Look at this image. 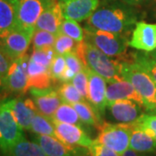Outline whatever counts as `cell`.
<instances>
[{
    "label": "cell",
    "mask_w": 156,
    "mask_h": 156,
    "mask_svg": "<svg viewBox=\"0 0 156 156\" xmlns=\"http://www.w3.org/2000/svg\"><path fill=\"white\" fill-rule=\"evenodd\" d=\"M137 17L132 6L120 0H103L87 19V26L117 34L128 33L136 23Z\"/></svg>",
    "instance_id": "obj_1"
},
{
    "label": "cell",
    "mask_w": 156,
    "mask_h": 156,
    "mask_svg": "<svg viewBox=\"0 0 156 156\" xmlns=\"http://www.w3.org/2000/svg\"><path fill=\"white\" fill-rule=\"evenodd\" d=\"M76 53L86 67L104 78L107 83L122 79L120 71L121 62L111 59L110 56H107L87 41L83 40L79 43Z\"/></svg>",
    "instance_id": "obj_2"
},
{
    "label": "cell",
    "mask_w": 156,
    "mask_h": 156,
    "mask_svg": "<svg viewBox=\"0 0 156 156\" xmlns=\"http://www.w3.org/2000/svg\"><path fill=\"white\" fill-rule=\"evenodd\" d=\"M120 71L142 97L146 109L156 114V83L152 78L134 62H121Z\"/></svg>",
    "instance_id": "obj_3"
},
{
    "label": "cell",
    "mask_w": 156,
    "mask_h": 156,
    "mask_svg": "<svg viewBox=\"0 0 156 156\" xmlns=\"http://www.w3.org/2000/svg\"><path fill=\"white\" fill-rule=\"evenodd\" d=\"M35 28L15 25L0 34V50L11 62L23 56L32 41Z\"/></svg>",
    "instance_id": "obj_4"
},
{
    "label": "cell",
    "mask_w": 156,
    "mask_h": 156,
    "mask_svg": "<svg viewBox=\"0 0 156 156\" xmlns=\"http://www.w3.org/2000/svg\"><path fill=\"white\" fill-rule=\"evenodd\" d=\"M84 40L94 45L107 56L110 57L121 56L127 50L129 40L124 34L113 33L91 28L87 25L84 27Z\"/></svg>",
    "instance_id": "obj_5"
},
{
    "label": "cell",
    "mask_w": 156,
    "mask_h": 156,
    "mask_svg": "<svg viewBox=\"0 0 156 156\" xmlns=\"http://www.w3.org/2000/svg\"><path fill=\"white\" fill-rule=\"evenodd\" d=\"M97 139L102 144L122 154L129 148L132 126L127 123L102 122L98 127Z\"/></svg>",
    "instance_id": "obj_6"
},
{
    "label": "cell",
    "mask_w": 156,
    "mask_h": 156,
    "mask_svg": "<svg viewBox=\"0 0 156 156\" xmlns=\"http://www.w3.org/2000/svg\"><path fill=\"white\" fill-rule=\"evenodd\" d=\"M25 138L23 128L12 115L6 101L0 102V150L9 153L18 141Z\"/></svg>",
    "instance_id": "obj_7"
},
{
    "label": "cell",
    "mask_w": 156,
    "mask_h": 156,
    "mask_svg": "<svg viewBox=\"0 0 156 156\" xmlns=\"http://www.w3.org/2000/svg\"><path fill=\"white\" fill-rule=\"evenodd\" d=\"M30 56L25 54L21 58L11 62L8 73L5 77L8 91L14 93H25L29 89L27 68Z\"/></svg>",
    "instance_id": "obj_8"
},
{
    "label": "cell",
    "mask_w": 156,
    "mask_h": 156,
    "mask_svg": "<svg viewBox=\"0 0 156 156\" xmlns=\"http://www.w3.org/2000/svg\"><path fill=\"white\" fill-rule=\"evenodd\" d=\"M56 0H18L17 25L35 28L38 17L44 10Z\"/></svg>",
    "instance_id": "obj_9"
},
{
    "label": "cell",
    "mask_w": 156,
    "mask_h": 156,
    "mask_svg": "<svg viewBox=\"0 0 156 156\" xmlns=\"http://www.w3.org/2000/svg\"><path fill=\"white\" fill-rule=\"evenodd\" d=\"M128 45L135 50L152 52L156 49V23L137 22Z\"/></svg>",
    "instance_id": "obj_10"
},
{
    "label": "cell",
    "mask_w": 156,
    "mask_h": 156,
    "mask_svg": "<svg viewBox=\"0 0 156 156\" xmlns=\"http://www.w3.org/2000/svg\"><path fill=\"white\" fill-rule=\"evenodd\" d=\"M54 124L57 139L61 141L72 146L89 148L93 143L92 140L83 130V128L69 123H63L51 120Z\"/></svg>",
    "instance_id": "obj_11"
},
{
    "label": "cell",
    "mask_w": 156,
    "mask_h": 156,
    "mask_svg": "<svg viewBox=\"0 0 156 156\" xmlns=\"http://www.w3.org/2000/svg\"><path fill=\"white\" fill-rule=\"evenodd\" d=\"M33 141L40 145L47 156H83L86 153L77 146L69 145L50 135L36 134Z\"/></svg>",
    "instance_id": "obj_12"
},
{
    "label": "cell",
    "mask_w": 156,
    "mask_h": 156,
    "mask_svg": "<svg viewBox=\"0 0 156 156\" xmlns=\"http://www.w3.org/2000/svg\"><path fill=\"white\" fill-rule=\"evenodd\" d=\"M89 88L88 101L95 108L96 113L101 116L107 108V82L104 78L87 68Z\"/></svg>",
    "instance_id": "obj_13"
},
{
    "label": "cell",
    "mask_w": 156,
    "mask_h": 156,
    "mask_svg": "<svg viewBox=\"0 0 156 156\" xmlns=\"http://www.w3.org/2000/svg\"><path fill=\"white\" fill-rule=\"evenodd\" d=\"M30 94L37 108V110L50 118L53 116L54 113L62 102L57 90L52 88H30Z\"/></svg>",
    "instance_id": "obj_14"
},
{
    "label": "cell",
    "mask_w": 156,
    "mask_h": 156,
    "mask_svg": "<svg viewBox=\"0 0 156 156\" xmlns=\"http://www.w3.org/2000/svg\"><path fill=\"white\" fill-rule=\"evenodd\" d=\"M141 105L133 100H118L107 103L112 117L120 123L134 122L141 113Z\"/></svg>",
    "instance_id": "obj_15"
},
{
    "label": "cell",
    "mask_w": 156,
    "mask_h": 156,
    "mask_svg": "<svg viewBox=\"0 0 156 156\" xmlns=\"http://www.w3.org/2000/svg\"><path fill=\"white\" fill-rule=\"evenodd\" d=\"M60 4L64 18L82 22L95 12L100 0H66Z\"/></svg>",
    "instance_id": "obj_16"
},
{
    "label": "cell",
    "mask_w": 156,
    "mask_h": 156,
    "mask_svg": "<svg viewBox=\"0 0 156 156\" xmlns=\"http://www.w3.org/2000/svg\"><path fill=\"white\" fill-rule=\"evenodd\" d=\"M5 101L19 126L23 129L30 130L34 115L38 111L33 100L16 98Z\"/></svg>",
    "instance_id": "obj_17"
},
{
    "label": "cell",
    "mask_w": 156,
    "mask_h": 156,
    "mask_svg": "<svg viewBox=\"0 0 156 156\" xmlns=\"http://www.w3.org/2000/svg\"><path fill=\"white\" fill-rule=\"evenodd\" d=\"M64 19L61 4L59 1H56L41 14L35 24V30H46L57 36L60 33V28Z\"/></svg>",
    "instance_id": "obj_18"
},
{
    "label": "cell",
    "mask_w": 156,
    "mask_h": 156,
    "mask_svg": "<svg viewBox=\"0 0 156 156\" xmlns=\"http://www.w3.org/2000/svg\"><path fill=\"white\" fill-rule=\"evenodd\" d=\"M107 85V103L118 100H133L144 108V101L134 86L124 78Z\"/></svg>",
    "instance_id": "obj_19"
},
{
    "label": "cell",
    "mask_w": 156,
    "mask_h": 156,
    "mask_svg": "<svg viewBox=\"0 0 156 156\" xmlns=\"http://www.w3.org/2000/svg\"><path fill=\"white\" fill-rule=\"evenodd\" d=\"M27 74L29 89L50 88L52 79L50 77L49 68L34 62L30 59V57L29 59Z\"/></svg>",
    "instance_id": "obj_20"
},
{
    "label": "cell",
    "mask_w": 156,
    "mask_h": 156,
    "mask_svg": "<svg viewBox=\"0 0 156 156\" xmlns=\"http://www.w3.org/2000/svg\"><path fill=\"white\" fill-rule=\"evenodd\" d=\"M129 148L137 153L154 152L156 150V140L142 129L132 126Z\"/></svg>",
    "instance_id": "obj_21"
},
{
    "label": "cell",
    "mask_w": 156,
    "mask_h": 156,
    "mask_svg": "<svg viewBox=\"0 0 156 156\" xmlns=\"http://www.w3.org/2000/svg\"><path fill=\"white\" fill-rule=\"evenodd\" d=\"M17 4L18 0H0V34L17 25Z\"/></svg>",
    "instance_id": "obj_22"
},
{
    "label": "cell",
    "mask_w": 156,
    "mask_h": 156,
    "mask_svg": "<svg viewBox=\"0 0 156 156\" xmlns=\"http://www.w3.org/2000/svg\"><path fill=\"white\" fill-rule=\"evenodd\" d=\"M50 119L59 122L74 124L81 128H84V123L81 121L77 112L75 109L73 105L64 101L62 102L61 105L58 107V108L56 109L53 116Z\"/></svg>",
    "instance_id": "obj_23"
},
{
    "label": "cell",
    "mask_w": 156,
    "mask_h": 156,
    "mask_svg": "<svg viewBox=\"0 0 156 156\" xmlns=\"http://www.w3.org/2000/svg\"><path fill=\"white\" fill-rule=\"evenodd\" d=\"M72 105L77 112L81 121L85 125L94 126L98 128L101 124L103 122L100 115L96 113L95 108L91 106L89 101H83L74 103Z\"/></svg>",
    "instance_id": "obj_24"
},
{
    "label": "cell",
    "mask_w": 156,
    "mask_h": 156,
    "mask_svg": "<svg viewBox=\"0 0 156 156\" xmlns=\"http://www.w3.org/2000/svg\"><path fill=\"white\" fill-rule=\"evenodd\" d=\"M30 130L35 134L50 135L57 138L55 127L50 117L41 114L39 111L35 114Z\"/></svg>",
    "instance_id": "obj_25"
},
{
    "label": "cell",
    "mask_w": 156,
    "mask_h": 156,
    "mask_svg": "<svg viewBox=\"0 0 156 156\" xmlns=\"http://www.w3.org/2000/svg\"><path fill=\"white\" fill-rule=\"evenodd\" d=\"M9 154L11 156H47L39 144L27 140L25 138L18 141Z\"/></svg>",
    "instance_id": "obj_26"
},
{
    "label": "cell",
    "mask_w": 156,
    "mask_h": 156,
    "mask_svg": "<svg viewBox=\"0 0 156 156\" xmlns=\"http://www.w3.org/2000/svg\"><path fill=\"white\" fill-rule=\"evenodd\" d=\"M57 92L62 101L71 105L76 102L86 101L71 82H63V83L57 89Z\"/></svg>",
    "instance_id": "obj_27"
},
{
    "label": "cell",
    "mask_w": 156,
    "mask_h": 156,
    "mask_svg": "<svg viewBox=\"0 0 156 156\" xmlns=\"http://www.w3.org/2000/svg\"><path fill=\"white\" fill-rule=\"evenodd\" d=\"M133 62L144 70L156 83V60L150 55L144 53H135L133 55Z\"/></svg>",
    "instance_id": "obj_28"
},
{
    "label": "cell",
    "mask_w": 156,
    "mask_h": 156,
    "mask_svg": "<svg viewBox=\"0 0 156 156\" xmlns=\"http://www.w3.org/2000/svg\"><path fill=\"white\" fill-rule=\"evenodd\" d=\"M79 43L80 42L74 40L64 34L59 33L56 36L53 48H54V50L56 53V55L63 56L64 54L69 53V52H72V51L76 52Z\"/></svg>",
    "instance_id": "obj_29"
},
{
    "label": "cell",
    "mask_w": 156,
    "mask_h": 156,
    "mask_svg": "<svg viewBox=\"0 0 156 156\" xmlns=\"http://www.w3.org/2000/svg\"><path fill=\"white\" fill-rule=\"evenodd\" d=\"M60 33L64 34L77 42H83L85 37L84 29L81 27L77 21L64 19L60 28Z\"/></svg>",
    "instance_id": "obj_30"
},
{
    "label": "cell",
    "mask_w": 156,
    "mask_h": 156,
    "mask_svg": "<svg viewBox=\"0 0 156 156\" xmlns=\"http://www.w3.org/2000/svg\"><path fill=\"white\" fill-rule=\"evenodd\" d=\"M56 35L50 33L49 31L35 30L32 37L33 50H40L47 47H53L56 41Z\"/></svg>",
    "instance_id": "obj_31"
},
{
    "label": "cell",
    "mask_w": 156,
    "mask_h": 156,
    "mask_svg": "<svg viewBox=\"0 0 156 156\" xmlns=\"http://www.w3.org/2000/svg\"><path fill=\"white\" fill-rule=\"evenodd\" d=\"M130 124L133 127L142 129L156 140V115L142 114L134 122Z\"/></svg>",
    "instance_id": "obj_32"
},
{
    "label": "cell",
    "mask_w": 156,
    "mask_h": 156,
    "mask_svg": "<svg viewBox=\"0 0 156 156\" xmlns=\"http://www.w3.org/2000/svg\"><path fill=\"white\" fill-rule=\"evenodd\" d=\"M56 56V53L54 50V48L47 47L44 49H40V50H33V52L30 57L34 62L50 69V64Z\"/></svg>",
    "instance_id": "obj_33"
},
{
    "label": "cell",
    "mask_w": 156,
    "mask_h": 156,
    "mask_svg": "<svg viewBox=\"0 0 156 156\" xmlns=\"http://www.w3.org/2000/svg\"><path fill=\"white\" fill-rule=\"evenodd\" d=\"M67 68L66 61L64 56L62 55H56L50 66V77L53 82L56 81H62L63 73Z\"/></svg>",
    "instance_id": "obj_34"
},
{
    "label": "cell",
    "mask_w": 156,
    "mask_h": 156,
    "mask_svg": "<svg viewBox=\"0 0 156 156\" xmlns=\"http://www.w3.org/2000/svg\"><path fill=\"white\" fill-rule=\"evenodd\" d=\"M73 85L76 88L79 93L83 96L86 100H88V88H89V78L87 67L79 71L75 75V76L71 80Z\"/></svg>",
    "instance_id": "obj_35"
},
{
    "label": "cell",
    "mask_w": 156,
    "mask_h": 156,
    "mask_svg": "<svg viewBox=\"0 0 156 156\" xmlns=\"http://www.w3.org/2000/svg\"><path fill=\"white\" fill-rule=\"evenodd\" d=\"M88 149L89 156H122V154L102 144L98 140H94Z\"/></svg>",
    "instance_id": "obj_36"
},
{
    "label": "cell",
    "mask_w": 156,
    "mask_h": 156,
    "mask_svg": "<svg viewBox=\"0 0 156 156\" xmlns=\"http://www.w3.org/2000/svg\"><path fill=\"white\" fill-rule=\"evenodd\" d=\"M63 56L65 58L67 67L70 69L76 74L79 71H81L82 69H83L84 68L86 67L84 65L83 62L82 61V59L80 58V56H78L75 51L66 53L63 55Z\"/></svg>",
    "instance_id": "obj_37"
},
{
    "label": "cell",
    "mask_w": 156,
    "mask_h": 156,
    "mask_svg": "<svg viewBox=\"0 0 156 156\" xmlns=\"http://www.w3.org/2000/svg\"><path fill=\"white\" fill-rule=\"evenodd\" d=\"M12 62L0 50V76L5 77Z\"/></svg>",
    "instance_id": "obj_38"
},
{
    "label": "cell",
    "mask_w": 156,
    "mask_h": 156,
    "mask_svg": "<svg viewBox=\"0 0 156 156\" xmlns=\"http://www.w3.org/2000/svg\"><path fill=\"white\" fill-rule=\"evenodd\" d=\"M121 1L129 6H136L142 4L146 0H121Z\"/></svg>",
    "instance_id": "obj_39"
},
{
    "label": "cell",
    "mask_w": 156,
    "mask_h": 156,
    "mask_svg": "<svg viewBox=\"0 0 156 156\" xmlns=\"http://www.w3.org/2000/svg\"><path fill=\"white\" fill-rule=\"evenodd\" d=\"M122 156H140L137 153V152H135L133 149H131V148H128V150H126L124 153H123Z\"/></svg>",
    "instance_id": "obj_40"
},
{
    "label": "cell",
    "mask_w": 156,
    "mask_h": 156,
    "mask_svg": "<svg viewBox=\"0 0 156 156\" xmlns=\"http://www.w3.org/2000/svg\"><path fill=\"white\" fill-rule=\"evenodd\" d=\"M4 90H7L5 87V78L0 76V94L3 93Z\"/></svg>",
    "instance_id": "obj_41"
},
{
    "label": "cell",
    "mask_w": 156,
    "mask_h": 156,
    "mask_svg": "<svg viewBox=\"0 0 156 156\" xmlns=\"http://www.w3.org/2000/svg\"><path fill=\"white\" fill-rule=\"evenodd\" d=\"M154 60H156V49L154 50H153L152 52H150V54H149Z\"/></svg>",
    "instance_id": "obj_42"
},
{
    "label": "cell",
    "mask_w": 156,
    "mask_h": 156,
    "mask_svg": "<svg viewBox=\"0 0 156 156\" xmlns=\"http://www.w3.org/2000/svg\"><path fill=\"white\" fill-rule=\"evenodd\" d=\"M151 2H152V4H153L154 5L156 6V0H151Z\"/></svg>",
    "instance_id": "obj_43"
},
{
    "label": "cell",
    "mask_w": 156,
    "mask_h": 156,
    "mask_svg": "<svg viewBox=\"0 0 156 156\" xmlns=\"http://www.w3.org/2000/svg\"><path fill=\"white\" fill-rule=\"evenodd\" d=\"M3 98H4V96H2V95L0 94V102L2 101V100H3Z\"/></svg>",
    "instance_id": "obj_44"
},
{
    "label": "cell",
    "mask_w": 156,
    "mask_h": 156,
    "mask_svg": "<svg viewBox=\"0 0 156 156\" xmlns=\"http://www.w3.org/2000/svg\"><path fill=\"white\" fill-rule=\"evenodd\" d=\"M57 1H59L60 3H62V2H65L66 0H57Z\"/></svg>",
    "instance_id": "obj_45"
},
{
    "label": "cell",
    "mask_w": 156,
    "mask_h": 156,
    "mask_svg": "<svg viewBox=\"0 0 156 156\" xmlns=\"http://www.w3.org/2000/svg\"><path fill=\"white\" fill-rule=\"evenodd\" d=\"M102 1H103V0H102Z\"/></svg>",
    "instance_id": "obj_46"
}]
</instances>
